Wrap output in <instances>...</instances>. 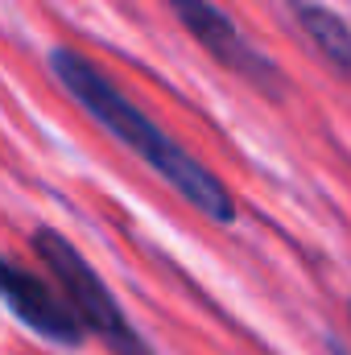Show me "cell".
<instances>
[{"mask_svg": "<svg viewBox=\"0 0 351 355\" xmlns=\"http://www.w3.org/2000/svg\"><path fill=\"white\" fill-rule=\"evenodd\" d=\"M50 71H54V79L62 83L67 95H75L83 103V112L103 132H112L128 153H137L162 182H170L194 211H203L215 223H232L236 219V202H232L228 186L211 174L198 157H190L170 132H162L95 62H87L83 54H75L67 46H58L50 54Z\"/></svg>", "mask_w": 351, "mask_h": 355, "instance_id": "6da1fadb", "label": "cell"}, {"mask_svg": "<svg viewBox=\"0 0 351 355\" xmlns=\"http://www.w3.org/2000/svg\"><path fill=\"white\" fill-rule=\"evenodd\" d=\"M33 252L42 257V265L50 268V277L58 281V289L67 293L71 310L79 314V322L91 335H99V343L112 355H153L145 343V335L124 318L116 293L108 289V281L87 265V257L54 227H37L33 232Z\"/></svg>", "mask_w": 351, "mask_h": 355, "instance_id": "7a4b0ae2", "label": "cell"}, {"mask_svg": "<svg viewBox=\"0 0 351 355\" xmlns=\"http://www.w3.org/2000/svg\"><path fill=\"white\" fill-rule=\"evenodd\" d=\"M170 8H174V17L198 37V46L211 54V58H219L228 71H236L240 79H248L252 87L268 91V95H281V67L261 54L248 37H244V29L219 8V4H211V0H170Z\"/></svg>", "mask_w": 351, "mask_h": 355, "instance_id": "3957f363", "label": "cell"}, {"mask_svg": "<svg viewBox=\"0 0 351 355\" xmlns=\"http://www.w3.org/2000/svg\"><path fill=\"white\" fill-rule=\"evenodd\" d=\"M0 285H4V306H8V314H12L21 327H29L33 335L50 339V343H58V347H75V343L83 339L87 327H83L79 314L71 310V302H67V293L58 289V281L50 285L46 277L21 268L17 261H8Z\"/></svg>", "mask_w": 351, "mask_h": 355, "instance_id": "277c9868", "label": "cell"}, {"mask_svg": "<svg viewBox=\"0 0 351 355\" xmlns=\"http://www.w3.org/2000/svg\"><path fill=\"white\" fill-rule=\"evenodd\" d=\"M293 17H298V25L306 29V37L318 46V54H323L331 67H339V71L351 75V25L348 21H343L335 8L314 4V0H293Z\"/></svg>", "mask_w": 351, "mask_h": 355, "instance_id": "5b68a950", "label": "cell"}]
</instances>
